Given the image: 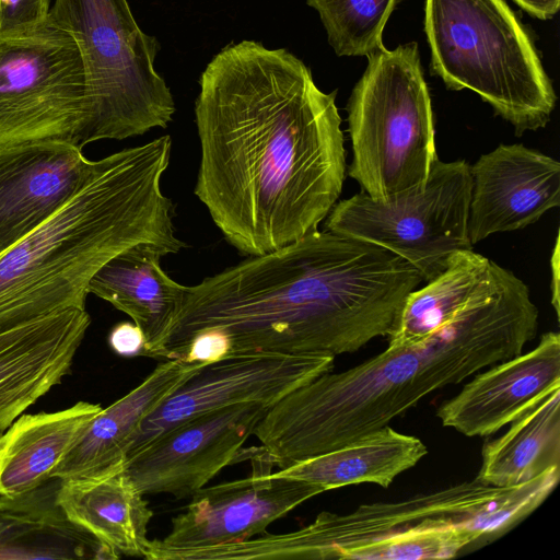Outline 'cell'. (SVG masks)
<instances>
[{"label": "cell", "mask_w": 560, "mask_h": 560, "mask_svg": "<svg viewBox=\"0 0 560 560\" xmlns=\"http://www.w3.org/2000/svg\"><path fill=\"white\" fill-rule=\"evenodd\" d=\"M195 195L248 256L315 232L337 203L346 150L336 92L284 48L230 44L200 77Z\"/></svg>", "instance_id": "cell-1"}, {"label": "cell", "mask_w": 560, "mask_h": 560, "mask_svg": "<svg viewBox=\"0 0 560 560\" xmlns=\"http://www.w3.org/2000/svg\"><path fill=\"white\" fill-rule=\"evenodd\" d=\"M422 281L412 265L378 245L317 230L187 287L150 358L175 359L205 329L225 335L229 357L354 352L390 334Z\"/></svg>", "instance_id": "cell-2"}, {"label": "cell", "mask_w": 560, "mask_h": 560, "mask_svg": "<svg viewBox=\"0 0 560 560\" xmlns=\"http://www.w3.org/2000/svg\"><path fill=\"white\" fill-rule=\"evenodd\" d=\"M538 329L528 287L501 268L492 288L424 339L326 372L268 408L253 435L279 469L385 425L442 387L523 352Z\"/></svg>", "instance_id": "cell-3"}, {"label": "cell", "mask_w": 560, "mask_h": 560, "mask_svg": "<svg viewBox=\"0 0 560 560\" xmlns=\"http://www.w3.org/2000/svg\"><path fill=\"white\" fill-rule=\"evenodd\" d=\"M171 151L166 135L96 160L84 185L0 256V332L85 308L94 275L132 245L151 243L168 254L186 246L161 186Z\"/></svg>", "instance_id": "cell-4"}, {"label": "cell", "mask_w": 560, "mask_h": 560, "mask_svg": "<svg viewBox=\"0 0 560 560\" xmlns=\"http://www.w3.org/2000/svg\"><path fill=\"white\" fill-rule=\"evenodd\" d=\"M529 483L494 487L477 479L411 498L319 513L306 526L236 544L237 558L429 560L457 556L499 537L533 513Z\"/></svg>", "instance_id": "cell-5"}, {"label": "cell", "mask_w": 560, "mask_h": 560, "mask_svg": "<svg viewBox=\"0 0 560 560\" xmlns=\"http://www.w3.org/2000/svg\"><path fill=\"white\" fill-rule=\"evenodd\" d=\"M424 30L432 72L448 89L476 92L517 136L548 124L552 84L503 0H425Z\"/></svg>", "instance_id": "cell-6"}, {"label": "cell", "mask_w": 560, "mask_h": 560, "mask_svg": "<svg viewBox=\"0 0 560 560\" xmlns=\"http://www.w3.org/2000/svg\"><path fill=\"white\" fill-rule=\"evenodd\" d=\"M348 102V174L376 200L423 185L434 162L431 98L416 43L366 56Z\"/></svg>", "instance_id": "cell-7"}, {"label": "cell", "mask_w": 560, "mask_h": 560, "mask_svg": "<svg viewBox=\"0 0 560 560\" xmlns=\"http://www.w3.org/2000/svg\"><path fill=\"white\" fill-rule=\"evenodd\" d=\"M49 19L82 57L92 104L84 145L168 125L175 103L154 67L160 45L140 28L128 0H54Z\"/></svg>", "instance_id": "cell-8"}, {"label": "cell", "mask_w": 560, "mask_h": 560, "mask_svg": "<svg viewBox=\"0 0 560 560\" xmlns=\"http://www.w3.org/2000/svg\"><path fill=\"white\" fill-rule=\"evenodd\" d=\"M92 104L73 37L48 20L0 37V149L40 141L84 147Z\"/></svg>", "instance_id": "cell-9"}, {"label": "cell", "mask_w": 560, "mask_h": 560, "mask_svg": "<svg viewBox=\"0 0 560 560\" xmlns=\"http://www.w3.org/2000/svg\"><path fill=\"white\" fill-rule=\"evenodd\" d=\"M470 189L466 161L438 159L423 185L384 200L361 191L337 202L325 229L396 254L429 281L454 253L472 248L467 230Z\"/></svg>", "instance_id": "cell-10"}, {"label": "cell", "mask_w": 560, "mask_h": 560, "mask_svg": "<svg viewBox=\"0 0 560 560\" xmlns=\"http://www.w3.org/2000/svg\"><path fill=\"white\" fill-rule=\"evenodd\" d=\"M250 455V476L197 490L186 509L172 518L170 532L161 539H150L144 558L180 560L194 550L254 538L324 492L313 483L272 476L275 466L260 447Z\"/></svg>", "instance_id": "cell-11"}, {"label": "cell", "mask_w": 560, "mask_h": 560, "mask_svg": "<svg viewBox=\"0 0 560 560\" xmlns=\"http://www.w3.org/2000/svg\"><path fill=\"white\" fill-rule=\"evenodd\" d=\"M268 408L238 404L180 421L131 454L124 474L143 495L189 497L234 462Z\"/></svg>", "instance_id": "cell-12"}, {"label": "cell", "mask_w": 560, "mask_h": 560, "mask_svg": "<svg viewBox=\"0 0 560 560\" xmlns=\"http://www.w3.org/2000/svg\"><path fill=\"white\" fill-rule=\"evenodd\" d=\"M334 360L329 355L256 352L206 364L143 419L128 457L159 433L191 417L238 404L271 407L331 371Z\"/></svg>", "instance_id": "cell-13"}, {"label": "cell", "mask_w": 560, "mask_h": 560, "mask_svg": "<svg viewBox=\"0 0 560 560\" xmlns=\"http://www.w3.org/2000/svg\"><path fill=\"white\" fill-rule=\"evenodd\" d=\"M469 172L472 245L535 223L560 205V163L521 143L498 145L469 165Z\"/></svg>", "instance_id": "cell-14"}, {"label": "cell", "mask_w": 560, "mask_h": 560, "mask_svg": "<svg viewBox=\"0 0 560 560\" xmlns=\"http://www.w3.org/2000/svg\"><path fill=\"white\" fill-rule=\"evenodd\" d=\"M95 165L63 141L0 149V256L59 210Z\"/></svg>", "instance_id": "cell-15"}, {"label": "cell", "mask_w": 560, "mask_h": 560, "mask_svg": "<svg viewBox=\"0 0 560 560\" xmlns=\"http://www.w3.org/2000/svg\"><path fill=\"white\" fill-rule=\"evenodd\" d=\"M560 386V335L548 331L526 353L474 374L436 410L441 423L466 436H487L511 423Z\"/></svg>", "instance_id": "cell-16"}, {"label": "cell", "mask_w": 560, "mask_h": 560, "mask_svg": "<svg viewBox=\"0 0 560 560\" xmlns=\"http://www.w3.org/2000/svg\"><path fill=\"white\" fill-rule=\"evenodd\" d=\"M90 324L69 307L0 332V433L71 372Z\"/></svg>", "instance_id": "cell-17"}, {"label": "cell", "mask_w": 560, "mask_h": 560, "mask_svg": "<svg viewBox=\"0 0 560 560\" xmlns=\"http://www.w3.org/2000/svg\"><path fill=\"white\" fill-rule=\"evenodd\" d=\"M203 365L163 360L137 387L89 422L51 478L100 479L121 471L143 419Z\"/></svg>", "instance_id": "cell-18"}, {"label": "cell", "mask_w": 560, "mask_h": 560, "mask_svg": "<svg viewBox=\"0 0 560 560\" xmlns=\"http://www.w3.org/2000/svg\"><path fill=\"white\" fill-rule=\"evenodd\" d=\"M164 248L132 245L110 258L92 278L88 292L126 313L145 337L143 357H150L165 336L183 303L186 285L161 267Z\"/></svg>", "instance_id": "cell-19"}, {"label": "cell", "mask_w": 560, "mask_h": 560, "mask_svg": "<svg viewBox=\"0 0 560 560\" xmlns=\"http://www.w3.org/2000/svg\"><path fill=\"white\" fill-rule=\"evenodd\" d=\"M59 481L55 502L70 523L118 557L144 558L153 511L124 469L100 479Z\"/></svg>", "instance_id": "cell-20"}, {"label": "cell", "mask_w": 560, "mask_h": 560, "mask_svg": "<svg viewBox=\"0 0 560 560\" xmlns=\"http://www.w3.org/2000/svg\"><path fill=\"white\" fill-rule=\"evenodd\" d=\"M102 409L79 401L55 412L19 416L0 433V495L16 497L42 488Z\"/></svg>", "instance_id": "cell-21"}, {"label": "cell", "mask_w": 560, "mask_h": 560, "mask_svg": "<svg viewBox=\"0 0 560 560\" xmlns=\"http://www.w3.org/2000/svg\"><path fill=\"white\" fill-rule=\"evenodd\" d=\"M427 453L420 439L385 425L340 447L279 469L272 476L313 483L324 492L359 483L387 488Z\"/></svg>", "instance_id": "cell-22"}, {"label": "cell", "mask_w": 560, "mask_h": 560, "mask_svg": "<svg viewBox=\"0 0 560 560\" xmlns=\"http://www.w3.org/2000/svg\"><path fill=\"white\" fill-rule=\"evenodd\" d=\"M511 423L503 435L485 443L478 481L514 487L560 466V386Z\"/></svg>", "instance_id": "cell-23"}, {"label": "cell", "mask_w": 560, "mask_h": 560, "mask_svg": "<svg viewBox=\"0 0 560 560\" xmlns=\"http://www.w3.org/2000/svg\"><path fill=\"white\" fill-rule=\"evenodd\" d=\"M501 266L471 249L454 253L446 268L407 296L388 346L416 343L450 322L495 283Z\"/></svg>", "instance_id": "cell-24"}, {"label": "cell", "mask_w": 560, "mask_h": 560, "mask_svg": "<svg viewBox=\"0 0 560 560\" xmlns=\"http://www.w3.org/2000/svg\"><path fill=\"white\" fill-rule=\"evenodd\" d=\"M338 56H369L383 48V31L397 0H306Z\"/></svg>", "instance_id": "cell-25"}, {"label": "cell", "mask_w": 560, "mask_h": 560, "mask_svg": "<svg viewBox=\"0 0 560 560\" xmlns=\"http://www.w3.org/2000/svg\"><path fill=\"white\" fill-rule=\"evenodd\" d=\"M33 521L34 510L30 493L0 495V559H22Z\"/></svg>", "instance_id": "cell-26"}, {"label": "cell", "mask_w": 560, "mask_h": 560, "mask_svg": "<svg viewBox=\"0 0 560 560\" xmlns=\"http://www.w3.org/2000/svg\"><path fill=\"white\" fill-rule=\"evenodd\" d=\"M51 0H0V37L19 35L44 24Z\"/></svg>", "instance_id": "cell-27"}, {"label": "cell", "mask_w": 560, "mask_h": 560, "mask_svg": "<svg viewBox=\"0 0 560 560\" xmlns=\"http://www.w3.org/2000/svg\"><path fill=\"white\" fill-rule=\"evenodd\" d=\"M110 348L119 355H142L145 350V337L141 328L135 323H119L110 330L108 336Z\"/></svg>", "instance_id": "cell-28"}, {"label": "cell", "mask_w": 560, "mask_h": 560, "mask_svg": "<svg viewBox=\"0 0 560 560\" xmlns=\"http://www.w3.org/2000/svg\"><path fill=\"white\" fill-rule=\"evenodd\" d=\"M529 14L545 20L551 18L559 9L560 0H514Z\"/></svg>", "instance_id": "cell-29"}, {"label": "cell", "mask_w": 560, "mask_h": 560, "mask_svg": "<svg viewBox=\"0 0 560 560\" xmlns=\"http://www.w3.org/2000/svg\"><path fill=\"white\" fill-rule=\"evenodd\" d=\"M551 302L559 317V235H557L553 253L551 255Z\"/></svg>", "instance_id": "cell-30"}]
</instances>
